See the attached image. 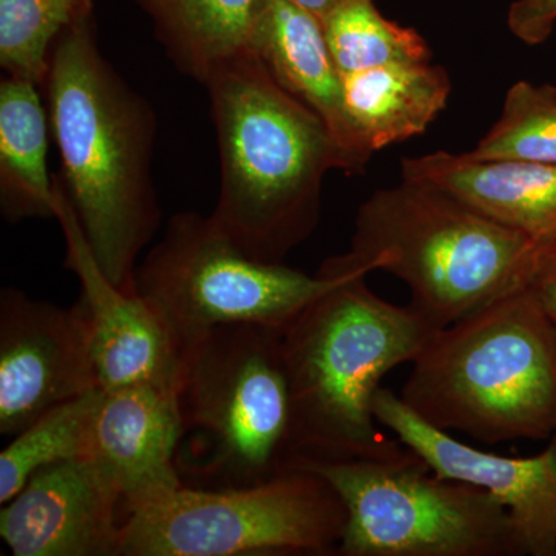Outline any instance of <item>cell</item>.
Returning a JSON list of instances; mask_svg holds the SVG:
<instances>
[{"label": "cell", "mask_w": 556, "mask_h": 556, "mask_svg": "<svg viewBox=\"0 0 556 556\" xmlns=\"http://www.w3.org/2000/svg\"><path fill=\"white\" fill-rule=\"evenodd\" d=\"M182 434L178 388L102 390L89 456L118 486L126 517L186 485L178 467Z\"/></svg>", "instance_id": "14"}, {"label": "cell", "mask_w": 556, "mask_h": 556, "mask_svg": "<svg viewBox=\"0 0 556 556\" xmlns=\"http://www.w3.org/2000/svg\"><path fill=\"white\" fill-rule=\"evenodd\" d=\"M342 84L348 116L371 153L424 134L452 93L447 70L430 61L348 73Z\"/></svg>", "instance_id": "17"}, {"label": "cell", "mask_w": 556, "mask_h": 556, "mask_svg": "<svg viewBox=\"0 0 556 556\" xmlns=\"http://www.w3.org/2000/svg\"><path fill=\"white\" fill-rule=\"evenodd\" d=\"M327 263L342 270L339 283L281 329L291 460L368 457L396 447L375 416L380 380L412 364L438 331L412 305L376 295L367 270Z\"/></svg>", "instance_id": "3"}, {"label": "cell", "mask_w": 556, "mask_h": 556, "mask_svg": "<svg viewBox=\"0 0 556 556\" xmlns=\"http://www.w3.org/2000/svg\"><path fill=\"white\" fill-rule=\"evenodd\" d=\"M42 93L61 159L58 185L105 276L137 291L139 257L161 226L152 172L159 119L102 54L93 13L58 39Z\"/></svg>", "instance_id": "1"}, {"label": "cell", "mask_w": 556, "mask_h": 556, "mask_svg": "<svg viewBox=\"0 0 556 556\" xmlns=\"http://www.w3.org/2000/svg\"><path fill=\"white\" fill-rule=\"evenodd\" d=\"M303 10L309 11L311 14L317 17L318 21L327 17L332 10L338 9L342 3L348 0H294Z\"/></svg>", "instance_id": "26"}, {"label": "cell", "mask_w": 556, "mask_h": 556, "mask_svg": "<svg viewBox=\"0 0 556 556\" xmlns=\"http://www.w3.org/2000/svg\"><path fill=\"white\" fill-rule=\"evenodd\" d=\"M402 178L445 190L547 247L556 239V164L473 160L445 150L402 161Z\"/></svg>", "instance_id": "16"}, {"label": "cell", "mask_w": 556, "mask_h": 556, "mask_svg": "<svg viewBox=\"0 0 556 556\" xmlns=\"http://www.w3.org/2000/svg\"><path fill=\"white\" fill-rule=\"evenodd\" d=\"M320 22L342 75L430 61L427 40L415 28L388 21L372 0H348Z\"/></svg>", "instance_id": "21"}, {"label": "cell", "mask_w": 556, "mask_h": 556, "mask_svg": "<svg viewBox=\"0 0 556 556\" xmlns=\"http://www.w3.org/2000/svg\"><path fill=\"white\" fill-rule=\"evenodd\" d=\"M289 464L324 478L342 500L338 555H522L503 504L484 489L441 477L402 442L376 456Z\"/></svg>", "instance_id": "7"}, {"label": "cell", "mask_w": 556, "mask_h": 556, "mask_svg": "<svg viewBox=\"0 0 556 556\" xmlns=\"http://www.w3.org/2000/svg\"><path fill=\"white\" fill-rule=\"evenodd\" d=\"M529 288L535 292L544 308L556 317V239L544 247Z\"/></svg>", "instance_id": "25"}, {"label": "cell", "mask_w": 556, "mask_h": 556, "mask_svg": "<svg viewBox=\"0 0 556 556\" xmlns=\"http://www.w3.org/2000/svg\"><path fill=\"white\" fill-rule=\"evenodd\" d=\"M50 139L42 87L7 76L0 83V211L7 222L56 217Z\"/></svg>", "instance_id": "18"}, {"label": "cell", "mask_w": 556, "mask_h": 556, "mask_svg": "<svg viewBox=\"0 0 556 556\" xmlns=\"http://www.w3.org/2000/svg\"><path fill=\"white\" fill-rule=\"evenodd\" d=\"M203 86L219 156L211 217L251 257L283 263L316 230L325 177L346 170L342 150L255 51L223 64Z\"/></svg>", "instance_id": "2"}, {"label": "cell", "mask_w": 556, "mask_h": 556, "mask_svg": "<svg viewBox=\"0 0 556 556\" xmlns=\"http://www.w3.org/2000/svg\"><path fill=\"white\" fill-rule=\"evenodd\" d=\"M555 320H556V317H555Z\"/></svg>", "instance_id": "27"}, {"label": "cell", "mask_w": 556, "mask_h": 556, "mask_svg": "<svg viewBox=\"0 0 556 556\" xmlns=\"http://www.w3.org/2000/svg\"><path fill=\"white\" fill-rule=\"evenodd\" d=\"M102 390L56 405L33 420L0 453V504H7L42 468L89 456L91 426Z\"/></svg>", "instance_id": "20"}, {"label": "cell", "mask_w": 556, "mask_h": 556, "mask_svg": "<svg viewBox=\"0 0 556 556\" xmlns=\"http://www.w3.org/2000/svg\"><path fill=\"white\" fill-rule=\"evenodd\" d=\"M93 13V0H0V67L42 87L62 33Z\"/></svg>", "instance_id": "22"}, {"label": "cell", "mask_w": 556, "mask_h": 556, "mask_svg": "<svg viewBox=\"0 0 556 556\" xmlns=\"http://www.w3.org/2000/svg\"><path fill=\"white\" fill-rule=\"evenodd\" d=\"M152 22L172 64L204 80L223 64L251 51L265 0H134Z\"/></svg>", "instance_id": "19"}, {"label": "cell", "mask_w": 556, "mask_h": 556, "mask_svg": "<svg viewBox=\"0 0 556 556\" xmlns=\"http://www.w3.org/2000/svg\"><path fill=\"white\" fill-rule=\"evenodd\" d=\"M118 486L90 456L38 471L0 510L14 556H119Z\"/></svg>", "instance_id": "13"}, {"label": "cell", "mask_w": 556, "mask_h": 556, "mask_svg": "<svg viewBox=\"0 0 556 556\" xmlns=\"http://www.w3.org/2000/svg\"><path fill=\"white\" fill-rule=\"evenodd\" d=\"M251 50L285 90L324 121L342 150L346 172L364 170L372 153L348 116L342 73L332 60L321 22L294 0H265Z\"/></svg>", "instance_id": "15"}, {"label": "cell", "mask_w": 556, "mask_h": 556, "mask_svg": "<svg viewBox=\"0 0 556 556\" xmlns=\"http://www.w3.org/2000/svg\"><path fill=\"white\" fill-rule=\"evenodd\" d=\"M89 324L80 300L70 308L0 292V433L14 437L40 415L98 390Z\"/></svg>", "instance_id": "10"}, {"label": "cell", "mask_w": 556, "mask_h": 556, "mask_svg": "<svg viewBox=\"0 0 556 556\" xmlns=\"http://www.w3.org/2000/svg\"><path fill=\"white\" fill-rule=\"evenodd\" d=\"M327 262L316 276L248 255L211 215H172L161 239L138 263L135 288L186 350L223 325L285 329L306 306L339 283Z\"/></svg>", "instance_id": "9"}, {"label": "cell", "mask_w": 556, "mask_h": 556, "mask_svg": "<svg viewBox=\"0 0 556 556\" xmlns=\"http://www.w3.org/2000/svg\"><path fill=\"white\" fill-rule=\"evenodd\" d=\"M54 186V218L64 233L65 266L80 285L98 386L104 391L179 388L185 351L148 300L138 291H124L105 276L56 178Z\"/></svg>", "instance_id": "11"}, {"label": "cell", "mask_w": 556, "mask_h": 556, "mask_svg": "<svg viewBox=\"0 0 556 556\" xmlns=\"http://www.w3.org/2000/svg\"><path fill=\"white\" fill-rule=\"evenodd\" d=\"M345 525V506L331 484L289 464L257 484H186L131 511L119 556L332 555Z\"/></svg>", "instance_id": "8"}, {"label": "cell", "mask_w": 556, "mask_h": 556, "mask_svg": "<svg viewBox=\"0 0 556 556\" xmlns=\"http://www.w3.org/2000/svg\"><path fill=\"white\" fill-rule=\"evenodd\" d=\"M281 331L223 325L185 350L179 383L185 434L181 477L206 489L265 481L291 460V397ZM185 481V479H182Z\"/></svg>", "instance_id": "6"}, {"label": "cell", "mask_w": 556, "mask_h": 556, "mask_svg": "<svg viewBox=\"0 0 556 556\" xmlns=\"http://www.w3.org/2000/svg\"><path fill=\"white\" fill-rule=\"evenodd\" d=\"M544 244L486 217L445 190L402 178L358 207L345 268L404 281L434 329L529 287Z\"/></svg>", "instance_id": "5"}, {"label": "cell", "mask_w": 556, "mask_h": 556, "mask_svg": "<svg viewBox=\"0 0 556 556\" xmlns=\"http://www.w3.org/2000/svg\"><path fill=\"white\" fill-rule=\"evenodd\" d=\"M507 22L510 31L527 46L546 42L556 24V0H515Z\"/></svg>", "instance_id": "24"}, {"label": "cell", "mask_w": 556, "mask_h": 556, "mask_svg": "<svg viewBox=\"0 0 556 556\" xmlns=\"http://www.w3.org/2000/svg\"><path fill=\"white\" fill-rule=\"evenodd\" d=\"M466 155L556 164V87L529 80L514 84L500 118Z\"/></svg>", "instance_id": "23"}, {"label": "cell", "mask_w": 556, "mask_h": 556, "mask_svg": "<svg viewBox=\"0 0 556 556\" xmlns=\"http://www.w3.org/2000/svg\"><path fill=\"white\" fill-rule=\"evenodd\" d=\"M375 416L441 477L484 489L503 504L522 555H556V434L540 455H495L430 426L387 388L376 393Z\"/></svg>", "instance_id": "12"}, {"label": "cell", "mask_w": 556, "mask_h": 556, "mask_svg": "<svg viewBox=\"0 0 556 556\" xmlns=\"http://www.w3.org/2000/svg\"><path fill=\"white\" fill-rule=\"evenodd\" d=\"M399 397L486 445L556 434V320L529 287L438 329Z\"/></svg>", "instance_id": "4"}]
</instances>
